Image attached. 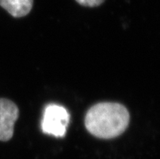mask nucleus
<instances>
[{"instance_id":"nucleus-1","label":"nucleus","mask_w":160,"mask_h":159,"mask_svg":"<svg viewBox=\"0 0 160 159\" xmlns=\"http://www.w3.org/2000/svg\"><path fill=\"white\" fill-rule=\"evenodd\" d=\"M129 121V112L124 106L116 102H100L87 111L85 126L93 137L113 139L125 132Z\"/></svg>"},{"instance_id":"nucleus-2","label":"nucleus","mask_w":160,"mask_h":159,"mask_svg":"<svg viewBox=\"0 0 160 159\" xmlns=\"http://www.w3.org/2000/svg\"><path fill=\"white\" fill-rule=\"evenodd\" d=\"M69 121L70 115L64 107L56 104H49L44 110L41 127L45 134L63 137Z\"/></svg>"},{"instance_id":"nucleus-3","label":"nucleus","mask_w":160,"mask_h":159,"mask_svg":"<svg viewBox=\"0 0 160 159\" xmlns=\"http://www.w3.org/2000/svg\"><path fill=\"white\" fill-rule=\"evenodd\" d=\"M19 109L9 99L0 98V141H8L14 134V125L19 117Z\"/></svg>"},{"instance_id":"nucleus-5","label":"nucleus","mask_w":160,"mask_h":159,"mask_svg":"<svg viewBox=\"0 0 160 159\" xmlns=\"http://www.w3.org/2000/svg\"><path fill=\"white\" fill-rule=\"evenodd\" d=\"M80 5L89 7H95L100 6L105 0H76Z\"/></svg>"},{"instance_id":"nucleus-4","label":"nucleus","mask_w":160,"mask_h":159,"mask_svg":"<svg viewBox=\"0 0 160 159\" xmlns=\"http://www.w3.org/2000/svg\"><path fill=\"white\" fill-rule=\"evenodd\" d=\"M32 4L33 0H0V6L16 18L27 16Z\"/></svg>"}]
</instances>
